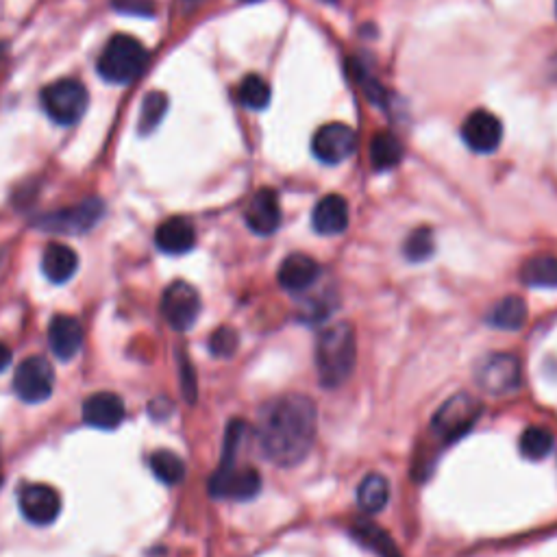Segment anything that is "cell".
<instances>
[{"label":"cell","instance_id":"cell-15","mask_svg":"<svg viewBox=\"0 0 557 557\" xmlns=\"http://www.w3.org/2000/svg\"><path fill=\"white\" fill-rule=\"evenodd\" d=\"M83 420L94 429L114 431L125 420V403L114 392H96L83 403Z\"/></svg>","mask_w":557,"mask_h":557},{"label":"cell","instance_id":"cell-8","mask_svg":"<svg viewBox=\"0 0 557 557\" xmlns=\"http://www.w3.org/2000/svg\"><path fill=\"white\" fill-rule=\"evenodd\" d=\"M259 490H262V477L253 466H218L212 479H209V492L214 499L251 501L257 497Z\"/></svg>","mask_w":557,"mask_h":557},{"label":"cell","instance_id":"cell-34","mask_svg":"<svg viewBox=\"0 0 557 557\" xmlns=\"http://www.w3.org/2000/svg\"><path fill=\"white\" fill-rule=\"evenodd\" d=\"M181 381H183V392L185 399L190 403L196 399V377H194V368L190 366L188 360H181Z\"/></svg>","mask_w":557,"mask_h":557},{"label":"cell","instance_id":"cell-22","mask_svg":"<svg viewBox=\"0 0 557 557\" xmlns=\"http://www.w3.org/2000/svg\"><path fill=\"white\" fill-rule=\"evenodd\" d=\"M351 536L360 542L362 547L373 551L379 557H403L401 551L396 549V542L373 521H357L351 527Z\"/></svg>","mask_w":557,"mask_h":557},{"label":"cell","instance_id":"cell-7","mask_svg":"<svg viewBox=\"0 0 557 557\" xmlns=\"http://www.w3.org/2000/svg\"><path fill=\"white\" fill-rule=\"evenodd\" d=\"M105 214V205L98 198H88L74 207L59 209V212L46 214L35 220L37 229L53 231V233H66V235H81L94 229L101 222Z\"/></svg>","mask_w":557,"mask_h":557},{"label":"cell","instance_id":"cell-1","mask_svg":"<svg viewBox=\"0 0 557 557\" xmlns=\"http://www.w3.org/2000/svg\"><path fill=\"white\" fill-rule=\"evenodd\" d=\"M318 431L316 403L303 394L272 399L257 420L255 440L259 453L281 468L301 464L312 451Z\"/></svg>","mask_w":557,"mask_h":557},{"label":"cell","instance_id":"cell-17","mask_svg":"<svg viewBox=\"0 0 557 557\" xmlns=\"http://www.w3.org/2000/svg\"><path fill=\"white\" fill-rule=\"evenodd\" d=\"M83 344V327L79 325L77 318L59 314L51 320L48 325V346L55 357H59L61 362L72 360L74 355L79 353Z\"/></svg>","mask_w":557,"mask_h":557},{"label":"cell","instance_id":"cell-35","mask_svg":"<svg viewBox=\"0 0 557 557\" xmlns=\"http://www.w3.org/2000/svg\"><path fill=\"white\" fill-rule=\"evenodd\" d=\"M11 364V349L7 344L0 342V373Z\"/></svg>","mask_w":557,"mask_h":557},{"label":"cell","instance_id":"cell-24","mask_svg":"<svg viewBox=\"0 0 557 557\" xmlns=\"http://www.w3.org/2000/svg\"><path fill=\"white\" fill-rule=\"evenodd\" d=\"M521 281L529 288L557 290V257L536 255L521 268Z\"/></svg>","mask_w":557,"mask_h":557},{"label":"cell","instance_id":"cell-18","mask_svg":"<svg viewBox=\"0 0 557 557\" xmlns=\"http://www.w3.org/2000/svg\"><path fill=\"white\" fill-rule=\"evenodd\" d=\"M157 249L168 255H183L190 253L196 244V229L188 218H168L157 227L155 233Z\"/></svg>","mask_w":557,"mask_h":557},{"label":"cell","instance_id":"cell-11","mask_svg":"<svg viewBox=\"0 0 557 557\" xmlns=\"http://www.w3.org/2000/svg\"><path fill=\"white\" fill-rule=\"evenodd\" d=\"M357 148V133L342 122H329V125L320 127L312 140V151L318 162L336 166L346 162Z\"/></svg>","mask_w":557,"mask_h":557},{"label":"cell","instance_id":"cell-6","mask_svg":"<svg viewBox=\"0 0 557 557\" xmlns=\"http://www.w3.org/2000/svg\"><path fill=\"white\" fill-rule=\"evenodd\" d=\"M477 386L492 396H507L521 388L523 368L514 353H490L475 368Z\"/></svg>","mask_w":557,"mask_h":557},{"label":"cell","instance_id":"cell-19","mask_svg":"<svg viewBox=\"0 0 557 557\" xmlns=\"http://www.w3.org/2000/svg\"><path fill=\"white\" fill-rule=\"evenodd\" d=\"M312 227L320 235H340L349 227V203L338 194L320 198L312 214Z\"/></svg>","mask_w":557,"mask_h":557},{"label":"cell","instance_id":"cell-3","mask_svg":"<svg viewBox=\"0 0 557 557\" xmlns=\"http://www.w3.org/2000/svg\"><path fill=\"white\" fill-rule=\"evenodd\" d=\"M146 59L148 53L140 40L127 33H116L103 48L101 59H98V72L109 83L125 85L144 70Z\"/></svg>","mask_w":557,"mask_h":557},{"label":"cell","instance_id":"cell-13","mask_svg":"<svg viewBox=\"0 0 557 557\" xmlns=\"http://www.w3.org/2000/svg\"><path fill=\"white\" fill-rule=\"evenodd\" d=\"M462 138L470 151L488 155L499 148L503 138V125L497 116L490 114V111L477 109L464 120Z\"/></svg>","mask_w":557,"mask_h":557},{"label":"cell","instance_id":"cell-2","mask_svg":"<svg viewBox=\"0 0 557 557\" xmlns=\"http://www.w3.org/2000/svg\"><path fill=\"white\" fill-rule=\"evenodd\" d=\"M357 364V336L349 323H333L316 340V368L320 386L340 388Z\"/></svg>","mask_w":557,"mask_h":557},{"label":"cell","instance_id":"cell-20","mask_svg":"<svg viewBox=\"0 0 557 557\" xmlns=\"http://www.w3.org/2000/svg\"><path fill=\"white\" fill-rule=\"evenodd\" d=\"M79 268V255L74 253L66 244H48L42 255V270L44 275L51 279L57 286L66 283L74 277V272Z\"/></svg>","mask_w":557,"mask_h":557},{"label":"cell","instance_id":"cell-25","mask_svg":"<svg viewBox=\"0 0 557 557\" xmlns=\"http://www.w3.org/2000/svg\"><path fill=\"white\" fill-rule=\"evenodd\" d=\"M390 501V486L383 475H366L357 488V505L366 514H379Z\"/></svg>","mask_w":557,"mask_h":557},{"label":"cell","instance_id":"cell-26","mask_svg":"<svg viewBox=\"0 0 557 557\" xmlns=\"http://www.w3.org/2000/svg\"><path fill=\"white\" fill-rule=\"evenodd\" d=\"M553 444H555L553 433L549 429L538 427V425L527 427L523 431L521 440H518V447H521L523 457H527V460H531V462L544 460V457H547L553 451Z\"/></svg>","mask_w":557,"mask_h":557},{"label":"cell","instance_id":"cell-31","mask_svg":"<svg viewBox=\"0 0 557 557\" xmlns=\"http://www.w3.org/2000/svg\"><path fill=\"white\" fill-rule=\"evenodd\" d=\"M240 346V338H238V331L231 329V327H220L212 333V338H209V351L216 357H231L235 351H238Z\"/></svg>","mask_w":557,"mask_h":557},{"label":"cell","instance_id":"cell-32","mask_svg":"<svg viewBox=\"0 0 557 557\" xmlns=\"http://www.w3.org/2000/svg\"><path fill=\"white\" fill-rule=\"evenodd\" d=\"M114 9L120 11V14H129L138 18L155 16L153 0H114Z\"/></svg>","mask_w":557,"mask_h":557},{"label":"cell","instance_id":"cell-30","mask_svg":"<svg viewBox=\"0 0 557 557\" xmlns=\"http://www.w3.org/2000/svg\"><path fill=\"white\" fill-rule=\"evenodd\" d=\"M238 98L246 109H264L270 103V85L257 77V74H249L238 88Z\"/></svg>","mask_w":557,"mask_h":557},{"label":"cell","instance_id":"cell-23","mask_svg":"<svg viewBox=\"0 0 557 557\" xmlns=\"http://www.w3.org/2000/svg\"><path fill=\"white\" fill-rule=\"evenodd\" d=\"M405 148L396 135L381 131L377 133L373 142H370V164L377 172H386L399 166L403 162Z\"/></svg>","mask_w":557,"mask_h":557},{"label":"cell","instance_id":"cell-9","mask_svg":"<svg viewBox=\"0 0 557 557\" xmlns=\"http://www.w3.org/2000/svg\"><path fill=\"white\" fill-rule=\"evenodd\" d=\"M55 388V370L51 362L44 357H27L16 375H14V390L24 403H42L53 394Z\"/></svg>","mask_w":557,"mask_h":557},{"label":"cell","instance_id":"cell-21","mask_svg":"<svg viewBox=\"0 0 557 557\" xmlns=\"http://www.w3.org/2000/svg\"><path fill=\"white\" fill-rule=\"evenodd\" d=\"M527 303L521 296H505L499 303H494L486 316V323L501 331H518L527 323Z\"/></svg>","mask_w":557,"mask_h":557},{"label":"cell","instance_id":"cell-33","mask_svg":"<svg viewBox=\"0 0 557 557\" xmlns=\"http://www.w3.org/2000/svg\"><path fill=\"white\" fill-rule=\"evenodd\" d=\"M353 72H355V79L360 81L364 92L368 94L370 101H373V103H383V88H381V85L373 77H368V74L364 72V68L360 64H353Z\"/></svg>","mask_w":557,"mask_h":557},{"label":"cell","instance_id":"cell-16","mask_svg":"<svg viewBox=\"0 0 557 557\" xmlns=\"http://www.w3.org/2000/svg\"><path fill=\"white\" fill-rule=\"evenodd\" d=\"M277 277L283 290L303 294L320 279V266L314 257L305 253H292L281 262Z\"/></svg>","mask_w":557,"mask_h":557},{"label":"cell","instance_id":"cell-28","mask_svg":"<svg viewBox=\"0 0 557 557\" xmlns=\"http://www.w3.org/2000/svg\"><path fill=\"white\" fill-rule=\"evenodd\" d=\"M168 111V96L164 92H151L142 103V111H140V133L142 135H151L159 125Z\"/></svg>","mask_w":557,"mask_h":557},{"label":"cell","instance_id":"cell-5","mask_svg":"<svg viewBox=\"0 0 557 557\" xmlns=\"http://www.w3.org/2000/svg\"><path fill=\"white\" fill-rule=\"evenodd\" d=\"M88 90L77 79H59L42 90V105L48 118L61 127L77 125L88 109Z\"/></svg>","mask_w":557,"mask_h":557},{"label":"cell","instance_id":"cell-10","mask_svg":"<svg viewBox=\"0 0 557 557\" xmlns=\"http://www.w3.org/2000/svg\"><path fill=\"white\" fill-rule=\"evenodd\" d=\"M162 314L175 331H188L201 314V294L185 281L170 283L162 296Z\"/></svg>","mask_w":557,"mask_h":557},{"label":"cell","instance_id":"cell-27","mask_svg":"<svg viewBox=\"0 0 557 557\" xmlns=\"http://www.w3.org/2000/svg\"><path fill=\"white\" fill-rule=\"evenodd\" d=\"M151 470L166 486L181 484L185 477V464L181 457L172 451H155L151 455Z\"/></svg>","mask_w":557,"mask_h":557},{"label":"cell","instance_id":"cell-14","mask_svg":"<svg viewBox=\"0 0 557 557\" xmlns=\"http://www.w3.org/2000/svg\"><path fill=\"white\" fill-rule=\"evenodd\" d=\"M246 225L257 235H272L281 225V205L275 190L262 188L255 192L244 212Z\"/></svg>","mask_w":557,"mask_h":557},{"label":"cell","instance_id":"cell-29","mask_svg":"<svg viewBox=\"0 0 557 557\" xmlns=\"http://www.w3.org/2000/svg\"><path fill=\"white\" fill-rule=\"evenodd\" d=\"M403 253L414 264L427 262V259H431L433 253H436V240H433V231L429 227H420V229L412 231L410 238L405 240Z\"/></svg>","mask_w":557,"mask_h":557},{"label":"cell","instance_id":"cell-4","mask_svg":"<svg viewBox=\"0 0 557 557\" xmlns=\"http://www.w3.org/2000/svg\"><path fill=\"white\" fill-rule=\"evenodd\" d=\"M481 410H484V407H481L479 399H475L473 394L468 392L453 394L451 399H447L440 405L436 416L431 418L433 436L444 444L460 440L470 429H473V425L481 416Z\"/></svg>","mask_w":557,"mask_h":557},{"label":"cell","instance_id":"cell-12","mask_svg":"<svg viewBox=\"0 0 557 557\" xmlns=\"http://www.w3.org/2000/svg\"><path fill=\"white\" fill-rule=\"evenodd\" d=\"M22 516L33 525H53L61 514L59 492L44 484H29L20 490Z\"/></svg>","mask_w":557,"mask_h":557},{"label":"cell","instance_id":"cell-36","mask_svg":"<svg viewBox=\"0 0 557 557\" xmlns=\"http://www.w3.org/2000/svg\"><path fill=\"white\" fill-rule=\"evenodd\" d=\"M246 3H255V0H246Z\"/></svg>","mask_w":557,"mask_h":557}]
</instances>
